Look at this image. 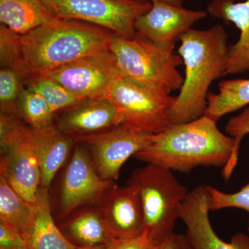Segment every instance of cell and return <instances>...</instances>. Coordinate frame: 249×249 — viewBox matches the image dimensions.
<instances>
[{"label":"cell","instance_id":"1","mask_svg":"<svg viewBox=\"0 0 249 249\" xmlns=\"http://www.w3.org/2000/svg\"><path fill=\"white\" fill-rule=\"evenodd\" d=\"M234 150V139L204 115L191 122L170 124L163 132L152 134L149 145L134 157L172 171L189 173L199 166L224 168Z\"/></svg>","mask_w":249,"mask_h":249},{"label":"cell","instance_id":"2","mask_svg":"<svg viewBox=\"0 0 249 249\" xmlns=\"http://www.w3.org/2000/svg\"><path fill=\"white\" fill-rule=\"evenodd\" d=\"M180 41L178 52L185 65V77L170 111L171 124L191 122L204 115L210 86L224 76L230 49L227 31L219 24L207 30L191 29Z\"/></svg>","mask_w":249,"mask_h":249},{"label":"cell","instance_id":"3","mask_svg":"<svg viewBox=\"0 0 249 249\" xmlns=\"http://www.w3.org/2000/svg\"><path fill=\"white\" fill-rule=\"evenodd\" d=\"M110 31L76 19L57 18L21 35L23 58L33 77L109 49Z\"/></svg>","mask_w":249,"mask_h":249},{"label":"cell","instance_id":"4","mask_svg":"<svg viewBox=\"0 0 249 249\" xmlns=\"http://www.w3.org/2000/svg\"><path fill=\"white\" fill-rule=\"evenodd\" d=\"M127 184L139 193L145 232L157 249L173 233L190 191L175 178L172 170L150 163L134 170Z\"/></svg>","mask_w":249,"mask_h":249},{"label":"cell","instance_id":"5","mask_svg":"<svg viewBox=\"0 0 249 249\" xmlns=\"http://www.w3.org/2000/svg\"><path fill=\"white\" fill-rule=\"evenodd\" d=\"M109 49L124 78L170 91L181 89L184 78L178 67L183 65V59L174 51L159 47L137 33L132 37L112 33Z\"/></svg>","mask_w":249,"mask_h":249},{"label":"cell","instance_id":"6","mask_svg":"<svg viewBox=\"0 0 249 249\" xmlns=\"http://www.w3.org/2000/svg\"><path fill=\"white\" fill-rule=\"evenodd\" d=\"M0 177L36 205L41 189L40 163L33 129L19 116L0 114Z\"/></svg>","mask_w":249,"mask_h":249},{"label":"cell","instance_id":"7","mask_svg":"<svg viewBox=\"0 0 249 249\" xmlns=\"http://www.w3.org/2000/svg\"><path fill=\"white\" fill-rule=\"evenodd\" d=\"M170 92L121 76L112 82L105 97L117 109L121 124L155 134L171 124L170 111L175 97Z\"/></svg>","mask_w":249,"mask_h":249},{"label":"cell","instance_id":"8","mask_svg":"<svg viewBox=\"0 0 249 249\" xmlns=\"http://www.w3.org/2000/svg\"><path fill=\"white\" fill-rule=\"evenodd\" d=\"M60 19H76L125 37L136 36V21L152 3L144 0H43Z\"/></svg>","mask_w":249,"mask_h":249},{"label":"cell","instance_id":"9","mask_svg":"<svg viewBox=\"0 0 249 249\" xmlns=\"http://www.w3.org/2000/svg\"><path fill=\"white\" fill-rule=\"evenodd\" d=\"M152 135L119 124L99 133L80 137L75 142L86 147L98 175L106 181L114 182L124 163L149 145Z\"/></svg>","mask_w":249,"mask_h":249},{"label":"cell","instance_id":"10","mask_svg":"<svg viewBox=\"0 0 249 249\" xmlns=\"http://www.w3.org/2000/svg\"><path fill=\"white\" fill-rule=\"evenodd\" d=\"M39 76L49 77L81 99L105 97L121 74L110 49L84 57Z\"/></svg>","mask_w":249,"mask_h":249},{"label":"cell","instance_id":"11","mask_svg":"<svg viewBox=\"0 0 249 249\" xmlns=\"http://www.w3.org/2000/svg\"><path fill=\"white\" fill-rule=\"evenodd\" d=\"M114 183L98 175L86 147L76 142L62 178L59 219L63 220L80 207L96 204Z\"/></svg>","mask_w":249,"mask_h":249},{"label":"cell","instance_id":"12","mask_svg":"<svg viewBox=\"0 0 249 249\" xmlns=\"http://www.w3.org/2000/svg\"><path fill=\"white\" fill-rule=\"evenodd\" d=\"M206 16L204 11L156 1L152 3L149 11L137 19L134 27L136 32L145 40L174 51L176 42Z\"/></svg>","mask_w":249,"mask_h":249},{"label":"cell","instance_id":"13","mask_svg":"<svg viewBox=\"0 0 249 249\" xmlns=\"http://www.w3.org/2000/svg\"><path fill=\"white\" fill-rule=\"evenodd\" d=\"M209 212L207 186H199L190 191L181 208V219L193 249H249V235L245 233L235 234L230 242L218 237L211 225Z\"/></svg>","mask_w":249,"mask_h":249},{"label":"cell","instance_id":"14","mask_svg":"<svg viewBox=\"0 0 249 249\" xmlns=\"http://www.w3.org/2000/svg\"><path fill=\"white\" fill-rule=\"evenodd\" d=\"M114 238H129L145 232L140 196L134 187L113 183L96 203Z\"/></svg>","mask_w":249,"mask_h":249},{"label":"cell","instance_id":"15","mask_svg":"<svg viewBox=\"0 0 249 249\" xmlns=\"http://www.w3.org/2000/svg\"><path fill=\"white\" fill-rule=\"evenodd\" d=\"M55 124L73 140L121 124L114 105L106 97L86 98L55 116Z\"/></svg>","mask_w":249,"mask_h":249},{"label":"cell","instance_id":"16","mask_svg":"<svg viewBox=\"0 0 249 249\" xmlns=\"http://www.w3.org/2000/svg\"><path fill=\"white\" fill-rule=\"evenodd\" d=\"M208 13L224 22L233 23L240 30L238 41L230 47L227 70L224 76L249 71V0H211Z\"/></svg>","mask_w":249,"mask_h":249},{"label":"cell","instance_id":"17","mask_svg":"<svg viewBox=\"0 0 249 249\" xmlns=\"http://www.w3.org/2000/svg\"><path fill=\"white\" fill-rule=\"evenodd\" d=\"M32 129L40 163L41 188L49 190L57 173L71 155L76 142L60 132L55 124Z\"/></svg>","mask_w":249,"mask_h":249},{"label":"cell","instance_id":"18","mask_svg":"<svg viewBox=\"0 0 249 249\" xmlns=\"http://www.w3.org/2000/svg\"><path fill=\"white\" fill-rule=\"evenodd\" d=\"M59 228L77 248L106 247L114 238L96 204L76 210L63 219Z\"/></svg>","mask_w":249,"mask_h":249},{"label":"cell","instance_id":"19","mask_svg":"<svg viewBox=\"0 0 249 249\" xmlns=\"http://www.w3.org/2000/svg\"><path fill=\"white\" fill-rule=\"evenodd\" d=\"M48 191L41 188L39 192L35 219L23 238L30 249H78L67 240L54 221Z\"/></svg>","mask_w":249,"mask_h":249},{"label":"cell","instance_id":"20","mask_svg":"<svg viewBox=\"0 0 249 249\" xmlns=\"http://www.w3.org/2000/svg\"><path fill=\"white\" fill-rule=\"evenodd\" d=\"M57 18L43 0H0L1 24L19 35Z\"/></svg>","mask_w":249,"mask_h":249},{"label":"cell","instance_id":"21","mask_svg":"<svg viewBox=\"0 0 249 249\" xmlns=\"http://www.w3.org/2000/svg\"><path fill=\"white\" fill-rule=\"evenodd\" d=\"M204 116L217 122L223 116L249 105V79L226 80L218 85V92L209 91Z\"/></svg>","mask_w":249,"mask_h":249},{"label":"cell","instance_id":"22","mask_svg":"<svg viewBox=\"0 0 249 249\" xmlns=\"http://www.w3.org/2000/svg\"><path fill=\"white\" fill-rule=\"evenodd\" d=\"M36 214V205L24 199L4 178L0 177V221L23 237L34 222Z\"/></svg>","mask_w":249,"mask_h":249},{"label":"cell","instance_id":"23","mask_svg":"<svg viewBox=\"0 0 249 249\" xmlns=\"http://www.w3.org/2000/svg\"><path fill=\"white\" fill-rule=\"evenodd\" d=\"M18 112L22 121L34 129H42L55 124V113L45 98L26 87L18 101Z\"/></svg>","mask_w":249,"mask_h":249},{"label":"cell","instance_id":"24","mask_svg":"<svg viewBox=\"0 0 249 249\" xmlns=\"http://www.w3.org/2000/svg\"><path fill=\"white\" fill-rule=\"evenodd\" d=\"M27 87L40 93L55 115L84 100L70 92L58 82L45 76L33 77Z\"/></svg>","mask_w":249,"mask_h":249},{"label":"cell","instance_id":"25","mask_svg":"<svg viewBox=\"0 0 249 249\" xmlns=\"http://www.w3.org/2000/svg\"><path fill=\"white\" fill-rule=\"evenodd\" d=\"M0 60L1 67H9L18 71L28 83L33 78L23 58L21 35L2 24L0 27Z\"/></svg>","mask_w":249,"mask_h":249},{"label":"cell","instance_id":"26","mask_svg":"<svg viewBox=\"0 0 249 249\" xmlns=\"http://www.w3.org/2000/svg\"><path fill=\"white\" fill-rule=\"evenodd\" d=\"M27 80L20 73L9 67L0 70V109L2 114L19 116L18 101Z\"/></svg>","mask_w":249,"mask_h":249},{"label":"cell","instance_id":"27","mask_svg":"<svg viewBox=\"0 0 249 249\" xmlns=\"http://www.w3.org/2000/svg\"><path fill=\"white\" fill-rule=\"evenodd\" d=\"M228 135L235 140V150L231 160L222 169V177L225 181H229L237 165L239 151L242 139L249 134V107L245 108L237 116H232L225 126Z\"/></svg>","mask_w":249,"mask_h":249},{"label":"cell","instance_id":"28","mask_svg":"<svg viewBox=\"0 0 249 249\" xmlns=\"http://www.w3.org/2000/svg\"><path fill=\"white\" fill-rule=\"evenodd\" d=\"M207 189L209 194L210 211L227 208H237L245 210L249 213V182L242 187L240 191L233 193H224L210 186H207Z\"/></svg>","mask_w":249,"mask_h":249},{"label":"cell","instance_id":"29","mask_svg":"<svg viewBox=\"0 0 249 249\" xmlns=\"http://www.w3.org/2000/svg\"><path fill=\"white\" fill-rule=\"evenodd\" d=\"M0 249H30L22 235L0 221Z\"/></svg>","mask_w":249,"mask_h":249},{"label":"cell","instance_id":"30","mask_svg":"<svg viewBox=\"0 0 249 249\" xmlns=\"http://www.w3.org/2000/svg\"><path fill=\"white\" fill-rule=\"evenodd\" d=\"M106 249H156L145 232L137 237L129 238H114Z\"/></svg>","mask_w":249,"mask_h":249},{"label":"cell","instance_id":"31","mask_svg":"<svg viewBox=\"0 0 249 249\" xmlns=\"http://www.w3.org/2000/svg\"><path fill=\"white\" fill-rule=\"evenodd\" d=\"M156 249H193L186 234L175 232Z\"/></svg>","mask_w":249,"mask_h":249},{"label":"cell","instance_id":"32","mask_svg":"<svg viewBox=\"0 0 249 249\" xmlns=\"http://www.w3.org/2000/svg\"><path fill=\"white\" fill-rule=\"evenodd\" d=\"M144 1H150V2H164L168 3V4L174 5H180L182 6L183 1L184 0H144Z\"/></svg>","mask_w":249,"mask_h":249},{"label":"cell","instance_id":"33","mask_svg":"<svg viewBox=\"0 0 249 249\" xmlns=\"http://www.w3.org/2000/svg\"><path fill=\"white\" fill-rule=\"evenodd\" d=\"M77 249H106L105 246H98V247H79Z\"/></svg>","mask_w":249,"mask_h":249}]
</instances>
